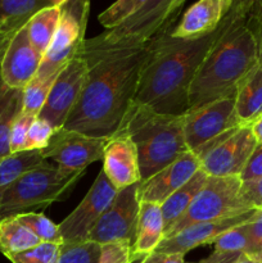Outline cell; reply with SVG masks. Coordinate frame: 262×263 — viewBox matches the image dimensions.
<instances>
[{"label":"cell","mask_w":262,"mask_h":263,"mask_svg":"<svg viewBox=\"0 0 262 263\" xmlns=\"http://www.w3.org/2000/svg\"><path fill=\"white\" fill-rule=\"evenodd\" d=\"M61 247L53 243H40L28 251L7 256V258L12 263H57Z\"/></svg>","instance_id":"obj_32"},{"label":"cell","mask_w":262,"mask_h":263,"mask_svg":"<svg viewBox=\"0 0 262 263\" xmlns=\"http://www.w3.org/2000/svg\"><path fill=\"white\" fill-rule=\"evenodd\" d=\"M185 256L182 254H167L154 252L151 256L145 257L141 263H188L184 259Z\"/></svg>","instance_id":"obj_40"},{"label":"cell","mask_w":262,"mask_h":263,"mask_svg":"<svg viewBox=\"0 0 262 263\" xmlns=\"http://www.w3.org/2000/svg\"><path fill=\"white\" fill-rule=\"evenodd\" d=\"M61 20L53 41L44 54L39 76L59 74L73 58L80 55L85 45L90 2L87 0H61Z\"/></svg>","instance_id":"obj_7"},{"label":"cell","mask_w":262,"mask_h":263,"mask_svg":"<svg viewBox=\"0 0 262 263\" xmlns=\"http://www.w3.org/2000/svg\"><path fill=\"white\" fill-rule=\"evenodd\" d=\"M118 130L127 134L135 144L141 181L190 152L185 143L182 116L162 115L133 103Z\"/></svg>","instance_id":"obj_4"},{"label":"cell","mask_w":262,"mask_h":263,"mask_svg":"<svg viewBox=\"0 0 262 263\" xmlns=\"http://www.w3.org/2000/svg\"><path fill=\"white\" fill-rule=\"evenodd\" d=\"M246 223L221 234L216 239L215 243L212 244L215 247L213 251L220 252V253L246 254L247 251H248V238H247L246 228H244Z\"/></svg>","instance_id":"obj_33"},{"label":"cell","mask_w":262,"mask_h":263,"mask_svg":"<svg viewBox=\"0 0 262 263\" xmlns=\"http://www.w3.org/2000/svg\"><path fill=\"white\" fill-rule=\"evenodd\" d=\"M207 177V175L202 170H199L184 186L176 190L166 202L162 203L161 207L164 220V236L184 217L194 198L197 197L200 189L204 186Z\"/></svg>","instance_id":"obj_22"},{"label":"cell","mask_w":262,"mask_h":263,"mask_svg":"<svg viewBox=\"0 0 262 263\" xmlns=\"http://www.w3.org/2000/svg\"><path fill=\"white\" fill-rule=\"evenodd\" d=\"M261 2L234 0L229 23L198 69L189 90V110L234 95L239 82L258 63Z\"/></svg>","instance_id":"obj_3"},{"label":"cell","mask_w":262,"mask_h":263,"mask_svg":"<svg viewBox=\"0 0 262 263\" xmlns=\"http://www.w3.org/2000/svg\"><path fill=\"white\" fill-rule=\"evenodd\" d=\"M59 74L53 76H39L35 74L32 80L25 86L23 91V105L22 112L26 115L39 117L40 112L45 105L51 87Z\"/></svg>","instance_id":"obj_28"},{"label":"cell","mask_w":262,"mask_h":263,"mask_svg":"<svg viewBox=\"0 0 262 263\" xmlns=\"http://www.w3.org/2000/svg\"><path fill=\"white\" fill-rule=\"evenodd\" d=\"M228 23L229 12L210 35L175 39L171 30L153 39L134 103L146 105L162 115H185L189 110L190 85Z\"/></svg>","instance_id":"obj_2"},{"label":"cell","mask_w":262,"mask_h":263,"mask_svg":"<svg viewBox=\"0 0 262 263\" xmlns=\"http://www.w3.org/2000/svg\"><path fill=\"white\" fill-rule=\"evenodd\" d=\"M59 3L61 0L57 4L39 10L26 26L31 44L43 57L48 51L58 28L59 20H61Z\"/></svg>","instance_id":"obj_24"},{"label":"cell","mask_w":262,"mask_h":263,"mask_svg":"<svg viewBox=\"0 0 262 263\" xmlns=\"http://www.w3.org/2000/svg\"><path fill=\"white\" fill-rule=\"evenodd\" d=\"M254 212H256V210L251 211L248 213H244V215L235 216V217L221 218V220L195 223V225L184 229V230H181L176 235L171 236V238L163 239V241L159 244L156 252H158V253L182 254V256H185L188 252L193 251V249L198 248V247L213 244L216 239L221 234L225 233V231L238 228V226L248 222L252 218V216L254 215Z\"/></svg>","instance_id":"obj_18"},{"label":"cell","mask_w":262,"mask_h":263,"mask_svg":"<svg viewBox=\"0 0 262 263\" xmlns=\"http://www.w3.org/2000/svg\"><path fill=\"white\" fill-rule=\"evenodd\" d=\"M240 187L239 177L208 176L204 186L194 198L184 217L166 234L164 239L171 238L195 223L235 217L254 211L243 199Z\"/></svg>","instance_id":"obj_6"},{"label":"cell","mask_w":262,"mask_h":263,"mask_svg":"<svg viewBox=\"0 0 262 263\" xmlns=\"http://www.w3.org/2000/svg\"><path fill=\"white\" fill-rule=\"evenodd\" d=\"M239 256H240V254L220 253V252L213 251V253H211L207 258L202 259V261H199V262H195V263H231L234 259L238 258Z\"/></svg>","instance_id":"obj_41"},{"label":"cell","mask_w":262,"mask_h":263,"mask_svg":"<svg viewBox=\"0 0 262 263\" xmlns=\"http://www.w3.org/2000/svg\"><path fill=\"white\" fill-rule=\"evenodd\" d=\"M109 138H94L61 127L54 131L50 143L41 151L44 158L68 171H85L94 162L103 159Z\"/></svg>","instance_id":"obj_13"},{"label":"cell","mask_w":262,"mask_h":263,"mask_svg":"<svg viewBox=\"0 0 262 263\" xmlns=\"http://www.w3.org/2000/svg\"><path fill=\"white\" fill-rule=\"evenodd\" d=\"M139 263H141V262H139Z\"/></svg>","instance_id":"obj_46"},{"label":"cell","mask_w":262,"mask_h":263,"mask_svg":"<svg viewBox=\"0 0 262 263\" xmlns=\"http://www.w3.org/2000/svg\"><path fill=\"white\" fill-rule=\"evenodd\" d=\"M239 179L241 182L262 179V144L257 143L256 148L249 157Z\"/></svg>","instance_id":"obj_38"},{"label":"cell","mask_w":262,"mask_h":263,"mask_svg":"<svg viewBox=\"0 0 262 263\" xmlns=\"http://www.w3.org/2000/svg\"><path fill=\"white\" fill-rule=\"evenodd\" d=\"M251 128L254 138H256L257 143L262 144V116L258 118V120H256L253 123H252Z\"/></svg>","instance_id":"obj_43"},{"label":"cell","mask_w":262,"mask_h":263,"mask_svg":"<svg viewBox=\"0 0 262 263\" xmlns=\"http://www.w3.org/2000/svg\"><path fill=\"white\" fill-rule=\"evenodd\" d=\"M18 31H10L0 28V64H2L3 58H4L5 53H7L8 48H9L10 43H12L13 37L15 36Z\"/></svg>","instance_id":"obj_42"},{"label":"cell","mask_w":262,"mask_h":263,"mask_svg":"<svg viewBox=\"0 0 262 263\" xmlns=\"http://www.w3.org/2000/svg\"><path fill=\"white\" fill-rule=\"evenodd\" d=\"M240 194L253 210H262V179L241 182Z\"/></svg>","instance_id":"obj_39"},{"label":"cell","mask_w":262,"mask_h":263,"mask_svg":"<svg viewBox=\"0 0 262 263\" xmlns=\"http://www.w3.org/2000/svg\"><path fill=\"white\" fill-rule=\"evenodd\" d=\"M143 0H118L98 15V21L105 30H113L122 25L136 9Z\"/></svg>","instance_id":"obj_31"},{"label":"cell","mask_w":262,"mask_h":263,"mask_svg":"<svg viewBox=\"0 0 262 263\" xmlns=\"http://www.w3.org/2000/svg\"><path fill=\"white\" fill-rule=\"evenodd\" d=\"M40 243L41 241L23 226L17 217L7 218L0 222V253L5 257L28 251Z\"/></svg>","instance_id":"obj_26"},{"label":"cell","mask_w":262,"mask_h":263,"mask_svg":"<svg viewBox=\"0 0 262 263\" xmlns=\"http://www.w3.org/2000/svg\"><path fill=\"white\" fill-rule=\"evenodd\" d=\"M131 243L115 241L102 247L99 263H133L131 259Z\"/></svg>","instance_id":"obj_37"},{"label":"cell","mask_w":262,"mask_h":263,"mask_svg":"<svg viewBox=\"0 0 262 263\" xmlns=\"http://www.w3.org/2000/svg\"><path fill=\"white\" fill-rule=\"evenodd\" d=\"M231 263H258L257 261H254L253 258H251L249 256H247V254H240V256L238 257L236 259H234Z\"/></svg>","instance_id":"obj_45"},{"label":"cell","mask_w":262,"mask_h":263,"mask_svg":"<svg viewBox=\"0 0 262 263\" xmlns=\"http://www.w3.org/2000/svg\"><path fill=\"white\" fill-rule=\"evenodd\" d=\"M26 26L15 33L0 64V80L10 89H25L38 73L43 62V55L28 39Z\"/></svg>","instance_id":"obj_17"},{"label":"cell","mask_w":262,"mask_h":263,"mask_svg":"<svg viewBox=\"0 0 262 263\" xmlns=\"http://www.w3.org/2000/svg\"><path fill=\"white\" fill-rule=\"evenodd\" d=\"M85 171H68L48 162L0 189V222L33 210H45L68 197Z\"/></svg>","instance_id":"obj_5"},{"label":"cell","mask_w":262,"mask_h":263,"mask_svg":"<svg viewBox=\"0 0 262 263\" xmlns=\"http://www.w3.org/2000/svg\"><path fill=\"white\" fill-rule=\"evenodd\" d=\"M149 46L110 44L102 35L86 39V82L64 128L94 138L115 135L135 99Z\"/></svg>","instance_id":"obj_1"},{"label":"cell","mask_w":262,"mask_h":263,"mask_svg":"<svg viewBox=\"0 0 262 263\" xmlns=\"http://www.w3.org/2000/svg\"><path fill=\"white\" fill-rule=\"evenodd\" d=\"M235 113L240 125L251 126L262 116V62L239 82L235 91Z\"/></svg>","instance_id":"obj_21"},{"label":"cell","mask_w":262,"mask_h":263,"mask_svg":"<svg viewBox=\"0 0 262 263\" xmlns=\"http://www.w3.org/2000/svg\"><path fill=\"white\" fill-rule=\"evenodd\" d=\"M58 2L59 0H0V28L20 31L39 10Z\"/></svg>","instance_id":"obj_25"},{"label":"cell","mask_w":262,"mask_h":263,"mask_svg":"<svg viewBox=\"0 0 262 263\" xmlns=\"http://www.w3.org/2000/svg\"><path fill=\"white\" fill-rule=\"evenodd\" d=\"M55 128L40 117H36L33 123L28 130L27 139H26V151H44L50 143L51 136L54 135Z\"/></svg>","instance_id":"obj_34"},{"label":"cell","mask_w":262,"mask_h":263,"mask_svg":"<svg viewBox=\"0 0 262 263\" xmlns=\"http://www.w3.org/2000/svg\"><path fill=\"white\" fill-rule=\"evenodd\" d=\"M139 210V184L120 190L112 204L107 208L94 229L90 231L87 240L99 244L100 247L115 241H128L133 246L135 240Z\"/></svg>","instance_id":"obj_12"},{"label":"cell","mask_w":262,"mask_h":263,"mask_svg":"<svg viewBox=\"0 0 262 263\" xmlns=\"http://www.w3.org/2000/svg\"><path fill=\"white\" fill-rule=\"evenodd\" d=\"M199 170L200 164L197 156L193 152H186L148 180L139 182V199L140 202L162 205Z\"/></svg>","instance_id":"obj_16"},{"label":"cell","mask_w":262,"mask_h":263,"mask_svg":"<svg viewBox=\"0 0 262 263\" xmlns=\"http://www.w3.org/2000/svg\"><path fill=\"white\" fill-rule=\"evenodd\" d=\"M102 170L118 192L141 181L138 151L127 134L118 130L108 139Z\"/></svg>","instance_id":"obj_15"},{"label":"cell","mask_w":262,"mask_h":263,"mask_svg":"<svg viewBox=\"0 0 262 263\" xmlns=\"http://www.w3.org/2000/svg\"><path fill=\"white\" fill-rule=\"evenodd\" d=\"M256 145L251 126L241 125L208 143L195 156L207 176L239 177Z\"/></svg>","instance_id":"obj_9"},{"label":"cell","mask_w":262,"mask_h":263,"mask_svg":"<svg viewBox=\"0 0 262 263\" xmlns=\"http://www.w3.org/2000/svg\"><path fill=\"white\" fill-rule=\"evenodd\" d=\"M117 192L118 190L108 181L103 170H100L84 199L58 225L63 244L87 241L90 231L112 204Z\"/></svg>","instance_id":"obj_11"},{"label":"cell","mask_w":262,"mask_h":263,"mask_svg":"<svg viewBox=\"0 0 262 263\" xmlns=\"http://www.w3.org/2000/svg\"><path fill=\"white\" fill-rule=\"evenodd\" d=\"M248 238L247 256L262 263V210H256L251 220L244 225Z\"/></svg>","instance_id":"obj_35"},{"label":"cell","mask_w":262,"mask_h":263,"mask_svg":"<svg viewBox=\"0 0 262 263\" xmlns=\"http://www.w3.org/2000/svg\"><path fill=\"white\" fill-rule=\"evenodd\" d=\"M86 77L87 64L80 54L57 77L39 117L48 121L55 130L64 127L69 115L79 103Z\"/></svg>","instance_id":"obj_14"},{"label":"cell","mask_w":262,"mask_h":263,"mask_svg":"<svg viewBox=\"0 0 262 263\" xmlns=\"http://www.w3.org/2000/svg\"><path fill=\"white\" fill-rule=\"evenodd\" d=\"M258 40H259V61L262 62V2L258 10Z\"/></svg>","instance_id":"obj_44"},{"label":"cell","mask_w":262,"mask_h":263,"mask_svg":"<svg viewBox=\"0 0 262 263\" xmlns=\"http://www.w3.org/2000/svg\"><path fill=\"white\" fill-rule=\"evenodd\" d=\"M36 117L26 113H21L13 125L12 134H10V153H20L25 152L26 139H27L28 130L33 123Z\"/></svg>","instance_id":"obj_36"},{"label":"cell","mask_w":262,"mask_h":263,"mask_svg":"<svg viewBox=\"0 0 262 263\" xmlns=\"http://www.w3.org/2000/svg\"><path fill=\"white\" fill-rule=\"evenodd\" d=\"M41 151H26L13 153L0 159V189L12 184L26 172L45 163Z\"/></svg>","instance_id":"obj_27"},{"label":"cell","mask_w":262,"mask_h":263,"mask_svg":"<svg viewBox=\"0 0 262 263\" xmlns=\"http://www.w3.org/2000/svg\"><path fill=\"white\" fill-rule=\"evenodd\" d=\"M234 0H199L182 14L181 21L172 28L175 39H197L210 35L220 26Z\"/></svg>","instance_id":"obj_19"},{"label":"cell","mask_w":262,"mask_h":263,"mask_svg":"<svg viewBox=\"0 0 262 263\" xmlns=\"http://www.w3.org/2000/svg\"><path fill=\"white\" fill-rule=\"evenodd\" d=\"M23 91L5 86L0 80V159L10 156V134L22 113Z\"/></svg>","instance_id":"obj_23"},{"label":"cell","mask_w":262,"mask_h":263,"mask_svg":"<svg viewBox=\"0 0 262 263\" xmlns=\"http://www.w3.org/2000/svg\"><path fill=\"white\" fill-rule=\"evenodd\" d=\"M184 4V0H143L122 25L100 35L110 44L144 45L174 28Z\"/></svg>","instance_id":"obj_8"},{"label":"cell","mask_w":262,"mask_h":263,"mask_svg":"<svg viewBox=\"0 0 262 263\" xmlns=\"http://www.w3.org/2000/svg\"><path fill=\"white\" fill-rule=\"evenodd\" d=\"M164 239V220L162 207L154 203L140 202L135 240L131 247L133 262L143 261L157 251Z\"/></svg>","instance_id":"obj_20"},{"label":"cell","mask_w":262,"mask_h":263,"mask_svg":"<svg viewBox=\"0 0 262 263\" xmlns=\"http://www.w3.org/2000/svg\"><path fill=\"white\" fill-rule=\"evenodd\" d=\"M17 220L23 226H26L41 243H53L58 244V246L63 244L58 225L54 223L50 218L46 217L44 213H23V215L17 216Z\"/></svg>","instance_id":"obj_29"},{"label":"cell","mask_w":262,"mask_h":263,"mask_svg":"<svg viewBox=\"0 0 262 263\" xmlns=\"http://www.w3.org/2000/svg\"><path fill=\"white\" fill-rule=\"evenodd\" d=\"M102 247L92 241L62 244L57 263H99Z\"/></svg>","instance_id":"obj_30"},{"label":"cell","mask_w":262,"mask_h":263,"mask_svg":"<svg viewBox=\"0 0 262 263\" xmlns=\"http://www.w3.org/2000/svg\"><path fill=\"white\" fill-rule=\"evenodd\" d=\"M238 126L241 125L235 113V94L190 109L182 115L185 143L194 154Z\"/></svg>","instance_id":"obj_10"}]
</instances>
